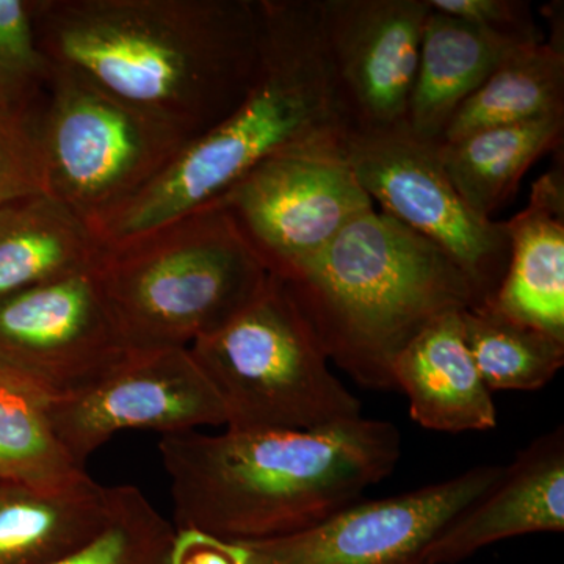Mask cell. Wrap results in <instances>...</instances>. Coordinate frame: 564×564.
<instances>
[{"mask_svg": "<svg viewBox=\"0 0 564 564\" xmlns=\"http://www.w3.org/2000/svg\"><path fill=\"white\" fill-rule=\"evenodd\" d=\"M36 33L51 62L192 141L250 90L262 13L259 0H39Z\"/></svg>", "mask_w": 564, "mask_h": 564, "instance_id": "cell-1", "label": "cell"}, {"mask_svg": "<svg viewBox=\"0 0 564 564\" xmlns=\"http://www.w3.org/2000/svg\"><path fill=\"white\" fill-rule=\"evenodd\" d=\"M180 530L243 544L310 529L392 474L402 437L358 417L317 430L163 434Z\"/></svg>", "mask_w": 564, "mask_h": 564, "instance_id": "cell-2", "label": "cell"}, {"mask_svg": "<svg viewBox=\"0 0 564 564\" xmlns=\"http://www.w3.org/2000/svg\"><path fill=\"white\" fill-rule=\"evenodd\" d=\"M259 3L261 58L243 101L93 228L104 248L209 206L284 152L344 147L350 128L323 44L321 0Z\"/></svg>", "mask_w": 564, "mask_h": 564, "instance_id": "cell-3", "label": "cell"}, {"mask_svg": "<svg viewBox=\"0 0 564 564\" xmlns=\"http://www.w3.org/2000/svg\"><path fill=\"white\" fill-rule=\"evenodd\" d=\"M282 281L329 361L369 389L393 388V359L430 323L484 303L440 247L375 207Z\"/></svg>", "mask_w": 564, "mask_h": 564, "instance_id": "cell-4", "label": "cell"}, {"mask_svg": "<svg viewBox=\"0 0 564 564\" xmlns=\"http://www.w3.org/2000/svg\"><path fill=\"white\" fill-rule=\"evenodd\" d=\"M98 273L132 350L191 347L240 313L270 276L215 203L104 248Z\"/></svg>", "mask_w": 564, "mask_h": 564, "instance_id": "cell-5", "label": "cell"}, {"mask_svg": "<svg viewBox=\"0 0 564 564\" xmlns=\"http://www.w3.org/2000/svg\"><path fill=\"white\" fill-rule=\"evenodd\" d=\"M188 350L220 397L228 430L302 432L362 415L358 397L329 369L313 325L276 274Z\"/></svg>", "mask_w": 564, "mask_h": 564, "instance_id": "cell-6", "label": "cell"}, {"mask_svg": "<svg viewBox=\"0 0 564 564\" xmlns=\"http://www.w3.org/2000/svg\"><path fill=\"white\" fill-rule=\"evenodd\" d=\"M35 133L47 193L91 229L143 191L191 143L80 70L58 63L35 115Z\"/></svg>", "mask_w": 564, "mask_h": 564, "instance_id": "cell-7", "label": "cell"}, {"mask_svg": "<svg viewBox=\"0 0 564 564\" xmlns=\"http://www.w3.org/2000/svg\"><path fill=\"white\" fill-rule=\"evenodd\" d=\"M344 155L383 214L440 247L484 303L491 299L510 259L507 226L480 217L463 202L445 173L440 141L422 139L404 124L348 133Z\"/></svg>", "mask_w": 564, "mask_h": 564, "instance_id": "cell-8", "label": "cell"}, {"mask_svg": "<svg viewBox=\"0 0 564 564\" xmlns=\"http://www.w3.org/2000/svg\"><path fill=\"white\" fill-rule=\"evenodd\" d=\"M98 265L0 300V370L50 403L88 391L132 350Z\"/></svg>", "mask_w": 564, "mask_h": 564, "instance_id": "cell-9", "label": "cell"}, {"mask_svg": "<svg viewBox=\"0 0 564 564\" xmlns=\"http://www.w3.org/2000/svg\"><path fill=\"white\" fill-rule=\"evenodd\" d=\"M214 203L231 214L269 272L281 280L313 261L356 217L373 209L344 147L269 159Z\"/></svg>", "mask_w": 564, "mask_h": 564, "instance_id": "cell-10", "label": "cell"}, {"mask_svg": "<svg viewBox=\"0 0 564 564\" xmlns=\"http://www.w3.org/2000/svg\"><path fill=\"white\" fill-rule=\"evenodd\" d=\"M502 474L478 466L415 491L359 500L302 532L240 544L245 564H423L430 544Z\"/></svg>", "mask_w": 564, "mask_h": 564, "instance_id": "cell-11", "label": "cell"}, {"mask_svg": "<svg viewBox=\"0 0 564 564\" xmlns=\"http://www.w3.org/2000/svg\"><path fill=\"white\" fill-rule=\"evenodd\" d=\"M50 417L58 440L82 466L122 430L173 434L226 425L220 397L188 347L131 350L88 391L50 403Z\"/></svg>", "mask_w": 564, "mask_h": 564, "instance_id": "cell-12", "label": "cell"}, {"mask_svg": "<svg viewBox=\"0 0 564 564\" xmlns=\"http://www.w3.org/2000/svg\"><path fill=\"white\" fill-rule=\"evenodd\" d=\"M429 0H321L326 57L350 133L406 124Z\"/></svg>", "mask_w": 564, "mask_h": 564, "instance_id": "cell-13", "label": "cell"}, {"mask_svg": "<svg viewBox=\"0 0 564 564\" xmlns=\"http://www.w3.org/2000/svg\"><path fill=\"white\" fill-rule=\"evenodd\" d=\"M564 532V430L519 452L502 477L430 544L423 564H456L499 541Z\"/></svg>", "mask_w": 564, "mask_h": 564, "instance_id": "cell-14", "label": "cell"}, {"mask_svg": "<svg viewBox=\"0 0 564 564\" xmlns=\"http://www.w3.org/2000/svg\"><path fill=\"white\" fill-rule=\"evenodd\" d=\"M462 313L430 323L391 366L392 386L410 400L411 419L433 432H488L497 426L492 392L467 348Z\"/></svg>", "mask_w": 564, "mask_h": 564, "instance_id": "cell-15", "label": "cell"}, {"mask_svg": "<svg viewBox=\"0 0 564 564\" xmlns=\"http://www.w3.org/2000/svg\"><path fill=\"white\" fill-rule=\"evenodd\" d=\"M507 226L510 259L491 299L497 313L564 340L563 162L538 177L525 209Z\"/></svg>", "mask_w": 564, "mask_h": 564, "instance_id": "cell-16", "label": "cell"}, {"mask_svg": "<svg viewBox=\"0 0 564 564\" xmlns=\"http://www.w3.org/2000/svg\"><path fill=\"white\" fill-rule=\"evenodd\" d=\"M533 41L541 40L505 35L430 11L423 25L408 128L422 139L441 143L459 107L516 50Z\"/></svg>", "mask_w": 564, "mask_h": 564, "instance_id": "cell-17", "label": "cell"}, {"mask_svg": "<svg viewBox=\"0 0 564 564\" xmlns=\"http://www.w3.org/2000/svg\"><path fill=\"white\" fill-rule=\"evenodd\" d=\"M115 488L91 478L62 489L0 481V564H52L109 524Z\"/></svg>", "mask_w": 564, "mask_h": 564, "instance_id": "cell-18", "label": "cell"}, {"mask_svg": "<svg viewBox=\"0 0 564 564\" xmlns=\"http://www.w3.org/2000/svg\"><path fill=\"white\" fill-rule=\"evenodd\" d=\"M104 248L84 218L50 193L0 207V300L98 265Z\"/></svg>", "mask_w": 564, "mask_h": 564, "instance_id": "cell-19", "label": "cell"}, {"mask_svg": "<svg viewBox=\"0 0 564 564\" xmlns=\"http://www.w3.org/2000/svg\"><path fill=\"white\" fill-rule=\"evenodd\" d=\"M563 135L564 117L484 129L440 143L441 161L463 202L492 220L513 198L530 166L562 147Z\"/></svg>", "mask_w": 564, "mask_h": 564, "instance_id": "cell-20", "label": "cell"}, {"mask_svg": "<svg viewBox=\"0 0 564 564\" xmlns=\"http://www.w3.org/2000/svg\"><path fill=\"white\" fill-rule=\"evenodd\" d=\"M564 117L563 28L516 50L459 107L441 143L500 126Z\"/></svg>", "mask_w": 564, "mask_h": 564, "instance_id": "cell-21", "label": "cell"}, {"mask_svg": "<svg viewBox=\"0 0 564 564\" xmlns=\"http://www.w3.org/2000/svg\"><path fill=\"white\" fill-rule=\"evenodd\" d=\"M87 478L52 426L50 402L0 370V481L62 489Z\"/></svg>", "mask_w": 564, "mask_h": 564, "instance_id": "cell-22", "label": "cell"}, {"mask_svg": "<svg viewBox=\"0 0 564 564\" xmlns=\"http://www.w3.org/2000/svg\"><path fill=\"white\" fill-rule=\"evenodd\" d=\"M464 339L489 391H538L564 364V340L497 313L489 303L463 311Z\"/></svg>", "mask_w": 564, "mask_h": 564, "instance_id": "cell-23", "label": "cell"}, {"mask_svg": "<svg viewBox=\"0 0 564 564\" xmlns=\"http://www.w3.org/2000/svg\"><path fill=\"white\" fill-rule=\"evenodd\" d=\"M176 532L137 488H115L109 524L90 543L52 564H170Z\"/></svg>", "mask_w": 564, "mask_h": 564, "instance_id": "cell-24", "label": "cell"}, {"mask_svg": "<svg viewBox=\"0 0 564 564\" xmlns=\"http://www.w3.org/2000/svg\"><path fill=\"white\" fill-rule=\"evenodd\" d=\"M39 0H0V113L33 118L39 113L54 63L36 33Z\"/></svg>", "mask_w": 564, "mask_h": 564, "instance_id": "cell-25", "label": "cell"}, {"mask_svg": "<svg viewBox=\"0 0 564 564\" xmlns=\"http://www.w3.org/2000/svg\"><path fill=\"white\" fill-rule=\"evenodd\" d=\"M39 193H47V182L35 117L0 113V207Z\"/></svg>", "mask_w": 564, "mask_h": 564, "instance_id": "cell-26", "label": "cell"}, {"mask_svg": "<svg viewBox=\"0 0 564 564\" xmlns=\"http://www.w3.org/2000/svg\"><path fill=\"white\" fill-rule=\"evenodd\" d=\"M430 9L470 22L489 31L521 39L543 40L532 17V7L522 0H429Z\"/></svg>", "mask_w": 564, "mask_h": 564, "instance_id": "cell-27", "label": "cell"}, {"mask_svg": "<svg viewBox=\"0 0 564 564\" xmlns=\"http://www.w3.org/2000/svg\"><path fill=\"white\" fill-rule=\"evenodd\" d=\"M170 564H245V551L210 534L177 530Z\"/></svg>", "mask_w": 564, "mask_h": 564, "instance_id": "cell-28", "label": "cell"}]
</instances>
